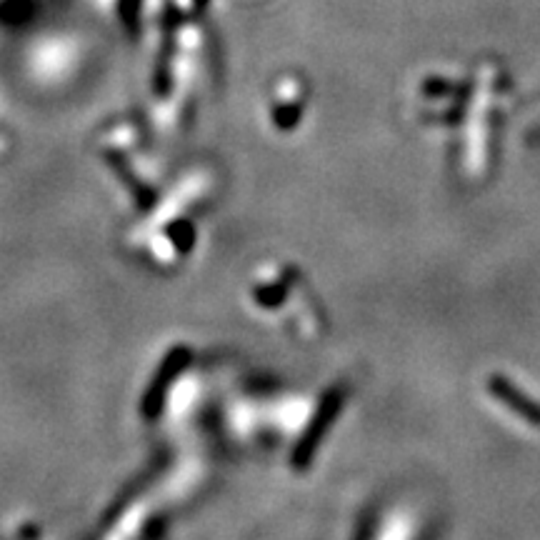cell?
Segmentation results:
<instances>
[{"instance_id": "6da1fadb", "label": "cell", "mask_w": 540, "mask_h": 540, "mask_svg": "<svg viewBox=\"0 0 540 540\" xmlns=\"http://www.w3.org/2000/svg\"><path fill=\"white\" fill-rule=\"evenodd\" d=\"M188 358H190L188 350L178 348V350H173L168 358H165L163 365H160L158 375H155L153 385H150L148 393H145V400H143V413L148 415V418H155V415H158V410L163 408L165 390L170 388V383H173L175 375H178L180 370L188 365Z\"/></svg>"}, {"instance_id": "7a4b0ae2", "label": "cell", "mask_w": 540, "mask_h": 540, "mask_svg": "<svg viewBox=\"0 0 540 540\" xmlns=\"http://www.w3.org/2000/svg\"><path fill=\"white\" fill-rule=\"evenodd\" d=\"M490 393L498 395L508 408H513L515 413L523 415L528 423L540 425V405L533 403V400H530L525 393H518V388H513V385H510L505 378L493 375V378H490Z\"/></svg>"}]
</instances>
